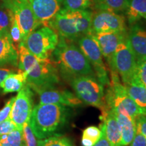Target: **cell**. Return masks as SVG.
<instances>
[{"label": "cell", "mask_w": 146, "mask_h": 146, "mask_svg": "<svg viewBox=\"0 0 146 146\" xmlns=\"http://www.w3.org/2000/svg\"><path fill=\"white\" fill-rule=\"evenodd\" d=\"M0 146H26L23 129H16L12 132L0 135Z\"/></svg>", "instance_id": "25"}, {"label": "cell", "mask_w": 146, "mask_h": 146, "mask_svg": "<svg viewBox=\"0 0 146 146\" xmlns=\"http://www.w3.org/2000/svg\"><path fill=\"white\" fill-rule=\"evenodd\" d=\"M129 0H94V3L101 10L111 11L117 13L127 10Z\"/></svg>", "instance_id": "24"}, {"label": "cell", "mask_w": 146, "mask_h": 146, "mask_svg": "<svg viewBox=\"0 0 146 146\" xmlns=\"http://www.w3.org/2000/svg\"><path fill=\"white\" fill-rule=\"evenodd\" d=\"M3 5L12 12L18 22L23 35V41L41 25L35 15L28 0H3Z\"/></svg>", "instance_id": "9"}, {"label": "cell", "mask_w": 146, "mask_h": 146, "mask_svg": "<svg viewBox=\"0 0 146 146\" xmlns=\"http://www.w3.org/2000/svg\"><path fill=\"white\" fill-rule=\"evenodd\" d=\"M60 36L70 41H74L81 36L74 25L70 11L65 8L60 10L48 24Z\"/></svg>", "instance_id": "14"}, {"label": "cell", "mask_w": 146, "mask_h": 146, "mask_svg": "<svg viewBox=\"0 0 146 146\" xmlns=\"http://www.w3.org/2000/svg\"><path fill=\"white\" fill-rule=\"evenodd\" d=\"M27 83V74L20 70L18 73L12 72L5 77L0 84V89L3 94L20 91Z\"/></svg>", "instance_id": "21"}, {"label": "cell", "mask_w": 146, "mask_h": 146, "mask_svg": "<svg viewBox=\"0 0 146 146\" xmlns=\"http://www.w3.org/2000/svg\"><path fill=\"white\" fill-rule=\"evenodd\" d=\"M15 98L16 97H12V98H10V100H9L6 102V104H5V105L3 106V108L0 110V123L4 121L5 120L9 118L11 109H12Z\"/></svg>", "instance_id": "34"}, {"label": "cell", "mask_w": 146, "mask_h": 146, "mask_svg": "<svg viewBox=\"0 0 146 146\" xmlns=\"http://www.w3.org/2000/svg\"><path fill=\"white\" fill-rule=\"evenodd\" d=\"M137 132L141 133L146 138V115H141L135 118Z\"/></svg>", "instance_id": "35"}, {"label": "cell", "mask_w": 146, "mask_h": 146, "mask_svg": "<svg viewBox=\"0 0 146 146\" xmlns=\"http://www.w3.org/2000/svg\"><path fill=\"white\" fill-rule=\"evenodd\" d=\"M102 136V131L100 128L96 126H89L83 131V137L89 139L94 143H96Z\"/></svg>", "instance_id": "31"}, {"label": "cell", "mask_w": 146, "mask_h": 146, "mask_svg": "<svg viewBox=\"0 0 146 146\" xmlns=\"http://www.w3.org/2000/svg\"><path fill=\"white\" fill-rule=\"evenodd\" d=\"M134 77L146 87V58L137 61V67Z\"/></svg>", "instance_id": "30"}, {"label": "cell", "mask_w": 146, "mask_h": 146, "mask_svg": "<svg viewBox=\"0 0 146 146\" xmlns=\"http://www.w3.org/2000/svg\"><path fill=\"white\" fill-rule=\"evenodd\" d=\"M137 59L129 44L127 37L118 45L112 58L111 72H116L121 78L123 84L130 82L135 76Z\"/></svg>", "instance_id": "8"}, {"label": "cell", "mask_w": 146, "mask_h": 146, "mask_svg": "<svg viewBox=\"0 0 146 146\" xmlns=\"http://www.w3.org/2000/svg\"><path fill=\"white\" fill-rule=\"evenodd\" d=\"M68 81L83 103L100 110L106 106L104 86L96 76H78L68 78Z\"/></svg>", "instance_id": "5"}, {"label": "cell", "mask_w": 146, "mask_h": 146, "mask_svg": "<svg viewBox=\"0 0 146 146\" xmlns=\"http://www.w3.org/2000/svg\"><path fill=\"white\" fill-rule=\"evenodd\" d=\"M101 111L100 119L102 123L100 127L104 129L110 143L112 146H123L121 145V129L116 118L106 106Z\"/></svg>", "instance_id": "16"}, {"label": "cell", "mask_w": 146, "mask_h": 146, "mask_svg": "<svg viewBox=\"0 0 146 146\" xmlns=\"http://www.w3.org/2000/svg\"><path fill=\"white\" fill-rule=\"evenodd\" d=\"M129 44L137 61L146 58V30L137 25H133L128 35Z\"/></svg>", "instance_id": "17"}, {"label": "cell", "mask_w": 146, "mask_h": 146, "mask_svg": "<svg viewBox=\"0 0 146 146\" xmlns=\"http://www.w3.org/2000/svg\"><path fill=\"white\" fill-rule=\"evenodd\" d=\"M13 70L9 68H0V84L3 81V80L7 76L11 74V73L14 72Z\"/></svg>", "instance_id": "38"}, {"label": "cell", "mask_w": 146, "mask_h": 146, "mask_svg": "<svg viewBox=\"0 0 146 146\" xmlns=\"http://www.w3.org/2000/svg\"><path fill=\"white\" fill-rule=\"evenodd\" d=\"M69 11L80 35L91 33L92 12L86 10Z\"/></svg>", "instance_id": "22"}, {"label": "cell", "mask_w": 146, "mask_h": 146, "mask_svg": "<svg viewBox=\"0 0 146 146\" xmlns=\"http://www.w3.org/2000/svg\"><path fill=\"white\" fill-rule=\"evenodd\" d=\"M109 111L114 115L120 125L121 129V145L123 146L129 145L137 132L135 118L127 115Z\"/></svg>", "instance_id": "19"}, {"label": "cell", "mask_w": 146, "mask_h": 146, "mask_svg": "<svg viewBox=\"0 0 146 146\" xmlns=\"http://www.w3.org/2000/svg\"><path fill=\"white\" fill-rule=\"evenodd\" d=\"M100 129H101L102 131V136L100 139L97 141V143L95 144L94 146H112L111 144L110 143L108 140L104 129H102V128H100Z\"/></svg>", "instance_id": "37"}, {"label": "cell", "mask_w": 146, "mask_h": 146, "mask_svg": "<svg viewBox=\"0 0 146 146\" xmlns=\"http://www.w3.org/2000/svg\"><path fill=\"white\" fill-rule=\"evenodd\" d=\"M59 37L55 30L44 26L35 30L24 41V44L39 59H47L57 46Z\"/></svg>", "instance_id": "6"}, {"label": "cell", "mask_w": 146, "mask_h": 146, "mask_svg": "<svg viewBox=\"0 0 146 146\" xmlns=\"http://www.w3.org/2000/svg\"><path fill=\"white\" fill-rule=\"evenodd\" d=\"M106 108L112 112L136 118L143 112L128 94L116 72H110V83L104 97Z\"/></svg>", "instance_id": "4"}, {"label": "cell", "mask_w": 146, "mask_h": 146, "mask_svg": "<svg viewBox=\"0 0 146 146\" xmlns=\"http://www.w3.org/2000/svg\"><path fill=\"white\" fill-rule=\"evenodd\" d=\"M69 107L54 104H39L33 108L30 123L36 138L49 137L57 134L68 121Z\"/></svg>", "instance_id": "2"}, {"label": "cell", "mask_w": 146, "mask_h": 146, "mask_svg": "<svg viewBox=\"0 0 146 146\" xmlns=\"http://www.w3.org/2000/svg\"><path fill=\"white\" fill-rule=\"evenodd\" d=\"M18 67L27 76V84L31 87L54 85L59 82L58 68L54 62L39 59L25 46L23 41L18 43Z\"/></svg>", "instance_id": "1"}, {"label": "cell", "mask_w": 146, "mask_h": 146, "mask_svg": "<svg viewBox=\"0 0 146 146\" xmlns=\"http://www.w3.org/2000/svg\"><path fill=\"white\" fill-rule=\"evenodd\" d=\"M78 46L91 64L96 78L104 86L110 83V76L103 60V56L98 41L91 33L83 35L78 38Z\"/></svg>", "instance_id": "7"}, {"label": "cell", "mask_w": 146, "mask_h": 146, "mask_svg": "<svg viewBox=\"0 0 146 146\" xmlns=\"http://www.w3.org/2000/svg\"><path fill=\"white\" fill-rule=\"evenodd\" d=\"M130 146H146V138L141 133L136 132Z\"/></svg>", "instance_id": "36"}, {"label": "cell", "mask_w": 146, "mask_h": 146, "mask_svg": "<svg viewBox=\"0 0 146 146\" xmlns=\"http://www.w3.org/2000/svg\"><path fill=\"white\" fill-rule=\"evenodd\" d=\"M63 2L66 10H86L91 7L94 0H63Z\"/></svg>", "instance_id": "27"}, {"label": "cell", "mask_w": 146, "mask_h": 146, "mask_svg": "<svg viewBox=\"0 0 146 146\" xmlns=\"http://www.w3.org/2000/svg\"><path fill=\"white\" fill-rule=\"evenodd\" d=\"M36 146H74L70 139L66 137L56 134L49 137L39 139Z\"/></svg>", "instance_id": "26"}, {"label": "cell", "mask_w": 146, "mask_h": 146, "mask_svg": "<svg viewBox=\"0 0 146 146\" xmlns=\"http://www.w3.org/2000/svg\"><path fill=\"white\" fill-rule=\"evenodd\" d=\"M32 111L33 91L27 83L16 96L9 117L18 129H23L24 124L30 120Z\"/></svg>", "instance_id": "11"}, {"label": "cell", "mask_w": 146, "mask_h": 146, "mask_svg": "<svg viewBox=\"0 0 146 146\" xmlns=\"http://www.w3.org/2000/svg\"><path fill=\"white\" fill-rule=\"evenodd\" d=\"M23 135L26 146H36L37 141L29 121L26 122L23 125Z\"/></svg>", "instance_id": "29"}, {"label": "cell", "mask_w": 146, "mask_h": 146, "mask_svg": "<svg viewBox=\"0 0 146 146\" xmlns=\"http://www.w3.org/2000/svg\"><path fill=\"white\" fill-rule=\"evenodd\" d=\"M18 52L10 33L0 34V66L17 65Z\"/></svg>", "instance_id": "18"}, {"label": "cell", "mask_w": 146, "mask_h": 146, "mask_svg": "<svg viewBox=\"0 0 146 146\" xmlns=\"http://www.w3.org/2000/svg\"><path fill=\"white\" fill-rule=\"evenodd\" d=\"M106 32L125 33V21L123 16L107 10H101L93 15L91 33Z\"/></svg>", "instance_id": "12"}, {"label": "cell", "mask_w": 146, "mask_h": 146, "mask_svg": "<svg viewBox=\"0 0 146 146\" xmlns=\"http://www.w3.org/2000/svg\"><path fill=\"white\" fill-rule=\"evenodd\" d=\"M71 41L61 36L52 54L54 62L58 66L62 76L67 80L78 76H96L88 60Z\"/></svg>", "instance_id": "3"}, {"label": "cell", "mask_w": 146, "mask_h": 146, "mask_svg": "<svg viewBox=\"0 0 146 146\" xmlns=\"http://www.w3.org/2000/svg\"><path fill=\"white\" fill-rule=\"evenodd\" d=\"M124 85L129 96L141 110L143 114L146 115V87L135 77Z\"/></svg>", "instance_id": "20"}, {"label": "cell", "mask_w": 146, "mask_h": 146, "mask_svg": "<svg viewBox=\"0 0 146 146\" xmlns=\"http://www.w3.org/2000/svg\"><path fill=\"white\" fill-rule=\"evenodd\" d=\"M58 1H59V2H62L63 0H58Z\"/></svg>", "instance_id": "39"}, {"label": "cell", "mask_w": 146, "mask_h": 146, "mask_svg": "<svg viewBox=\"0 0 146 146\" xmlns=\"http://www.w3.org/2000/svg\"><path fill=\"white\" fill-rule=\"evenodd\" d=\"M36 18L41 25L48 24L60 10L58 0H28Z\"/></svg>", "instance_id": "15"}, {"label": "cell", "mask_w": 146, "mask_h": 146, "mask_svg": "<svg viewBox=\"0 0 146 146\" xmlns=\"http://www.w3.org/2000/svg\"><path fill=\"white\" fill-rule=\"evenodd\" d=\"M16 129H18V128L9 117L4 121L0 123V135L12 132Z\"/></svg>", "instance_id": "33"}, {"label": "cell", "mask_w": 146, "mask_h": 146, "mask_svg": "<svg viewBox=\"0 0 146 146\" xmlns=\"http://www.w3.org/2000/svg\"><path fill=\"white\" fill-rule=\"evenodd\" d=\"M129 23L133 24L139 20L146 19V0H129L127 8Z\"/></svg>", "instance_id": "23"}, {"label": "cell", "mask_w": 146, "mask_h": 146, "mask_svg": "<svg viewBox=\"0 0 146 146\" xmlns=\"http://www.w3.org/2000/svg\"><path fill=\"white\" fill-rule=\"evenodd\" d=\"M10 16L8 10H0V34L10 33Z\"/></svg>", "instance_id": "32"}, {"label": "cell", "mask_w": 146, "mask_h": 146, "mask_svg": "<svg viewBox=\"0 0 146 146\" xmlns=\"http://www.w3.org/2000/svg\"><path fill=\"white\" fill-rule=\"evenodd\" d=\"M92 35L98 41L103 58L106 60L109 70H111L114 52L118 45L127 37L126 32H106Z\"/></svg>", "instance_id": "13"}, {"label": "cell", "mask_w": 146, "mask_h": 146, "mask_svg": "<svg viewBox=\"0 0 146 146\" xmlns=\"http://www.w3.org/2000/svg\"><path fill=\"white\" fill-rule=\"evenodd\" d=\"M8 11L10 16V35L14 43H21L23 41V35L18 25V22L16 21L15 17L10 11Z\"/></svg>", "instance_id": "28"}, {"label": "cell", "mask_w": 146, "mask_h": 146, "mask_svg": "<svg viewBox=\"0 0 146 146\" xmlns=\"http://www.w3.org/2000/svg\"><path fill=\"white\" fill-rule=\"evenodd\" d=\"M31 88L38 94L40 104H60L69 108L78 107L83 104L77 96L68 89H58L54 85Z\"/></svg>", "instance_id": "10"}]
</instances>
